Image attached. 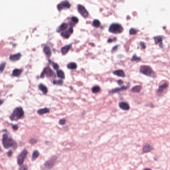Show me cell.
I'll return each mask as SVG.
<instances>
[{
  "mask_svg": "<svg viewBox=\"0 0 170 170\" xmlns=\"http://www.w3.org/2000/svg\"><path fill=\"white\" fill-rule=\"evenodd\" d=\"M2 142L4 148L5 149L13 148L15 150L17 148V143L6 133L3 134Z\"/></svg>",
  "mask_w": 170,
  "mask_h": 170,
  "instance_id": "1",
  "label": "cell"
},
{
  "mask_svg": "<svg viewBox=\"0 0 170 170\" xmlns=\"http://www.w3.org/2000/svg\"><path fill=\"white\" fill-rule=\"evenodd\" d=\"M24 111L22 107H18L16 108L12 113L10 116V119L11 121H18L20 119H22L24 117Z\"/></svg>",
  "mask_w": 170,
  "mask_h": 170,
  "instance_id": "2",
  "label": "cell"
},
{
  "mask_svg": "<svg viewBox=\"0 0 170 170\" xmlns=\"http://www.w3.org/2000/svg\"><path fill=\"white\" fill-rule=\"evenodd\" d=\"M140 71L142 74L148 76L154 77L155 75L154 71L151 67L147 65L141 66L140 68Z\"/></svg>",
  "mask_w": 170,
  "mask_h": 170,
  "instance_id": "3",
  "label": "cell"
},
{
  "mask_svg": "<svg viewBox=\"0 0 170 170\" xmlns=\"http://www.w3.org/2000/svg\"><path fill=\"white\" fill-rule=\"evenodd\" d=\"M123 30L122 26L117 23H114L111 24L109 28V31L112 33L117 34L121 33Z\"/></svg>",
  "mask_w": 170,
  "mask_h": 170,
  "instance_id": "4",
  "label": "cell"
},
{
  "mask_svg": "<svg viewBox=\"0 0 170 170\" xmlns=\"http://www.w3.org/2000/svg\"><path fill=\"white\" fill-rule=\"evenodd\" d=\"M57 159V156H55L52 157L45 162V163L44 164V167L47 170H51L54 167V166L56 164Z\"/></svg>",
  "mask_w": 170,
  "mask_h": 170,
  "instance_id": "5",
  "label": "cell"
},
{
  "mask_svg": "<svg viewBox=\"0 0 170 170\" xmlns=\"http://www.w3.org/2000/svg\"><path fill=\"white\" fill-rule=\"evenodd\" d=\"M28 152L26 149H24L17 157V163L19 166L23 165L26 158L27 156Z\"/></svg>",
  "mask_w": 170,
  "mask_h": 170,
  "instance_id": "6",
  "label": "cell"
},
{
  "mask_svg": "<svg viewBox=\"0 0 170 170\" xmlns=\"http://www.w3.org/2000/svg\"><path fill=\"white\" fill-rule=\"evenodd\" d=\"M70 7V4L69 2L67 1H62L61 3H59L57 6V8L58 11H61L63 9H69Z\"/></svg>",
  "mask_w": 170,
  "mask_h": 170,
  "instance_id": "7",
  "label": "cell"
},
{
  "mask_svg": "<svg viewBox=\"0 0 170 170\" xmlns=\"http://www.w3.org/2000/svg\"><path fill=\"white\" fill-rule=\"evenodd\" d=\"M77 10L83 17L86 18L88 16L89 14L88 11L86 10L85 7L82 5L80 4L78 5L77 6Z\"/></svg>",
  "mask_w": 170,
  "mask_h": 170,
  "instance_id": "8",
  "label": "cell"
},
{
  "mask_svg": "<svg viewBox=\"0 0 170 170\" xmlns=\"http://www.w3.org/2000/svg\"><path fill=\"white\" fill-rule=\"evenodd\" d=\"M47 75L48 77H51L52 76L54 75V72L53 71V70L49 67H46L42 72L41 73V75H40V77L42 78L45 76V75Z\"/></svg>",
  "mask_w": 170,
  "mask_h": 170,
  "instance_id": "9",
  "label": "cell"
},
{
  "mask_svg": "<svg viewBox=\"0 0 170 170\" xmlns=\"http://www.w3.org/2000/svg\"><path fill=\"white\" fill-rule=\"evenodd\" d=\"M73 28L72 27H71L65 31L62 32L61 33V35L63 37L65 38H68L70 36V35L73 33Z\"/></svg>",
  "mask_w": 170,
  "mask_h": 170,
  "instance_id": "10",
  "label": "cell"
},
{
  "mask_svg": "<svg viewBox=\"0 0 170 170\" xmlns=\"http://www.w3.org/2000/svg\"><path fill=\"white\" fill-rule=\"evenodd\" d=\"M153 147L150 144L147 143L145 144L143 147L142 153H147L150 152L153 150Z\"/></svg>",
  "mask_w": 170,
  "mask_h": 170,
  "instance_id": "11",
  "label": "cell"
},
{
  "mask_svg": "<svg viewBox=\"0 0 170 170\" xmlns=\"http://www.w3.org/2000/svg\"><path fill=\"white\" fill-rule=\"evenodd\" d=\"M119 106L120 108L123 110H128L130 109V106L129 104L126 102H120Z\"/></svg>",
  "mask_w": 170,
  "mask_h": 170,
  "instance_id": "12",
  "label": "cell"
},
{
  "mask_svg": "<svg viewBox=\"0 0 170 170\" xmlns=\"http://www.w3.org/2000/svg\"><path fill=\"white\" fill-rule=\"evenodd\" d=\"M71 45H66L63 47L61 49V52L62 54L63 55H66L68 53V52L69 51L70 49L71 48Z\"/></svg>",
  "mask_w": 170,
  "mask_h": 170,
  "instance_id": "13",
  "label": "cell"
},
{
  "mask_svg": "<svg viewBox=\"0 0 170 170\" xmlns=\"http://www.w3.org/2000/svg\"><path fill=\"white\" fill-rule=\"evenodd\" d=\"M21 57V54L20 53H18L16 54L11 55L10 57V59L13 61H17L19 60Z\"/></svg>",
  "mask_w": 170,
  "mask_h": 170,
  "instance_id": "14",
  "label": "cell"
},
{
  "mask_svg": "<svg viewBox=\"0 0 170 170\" xmlns=\"http://www.w3.org/2000/svg\"><path fill=\"white\" fill-rule=\"evenodd\" d=\"M114 74L116 75V76H119V77H125V74L124 73V72L123 71V70H121V69H119V70H115L113 71Z\"/></svg>",
  "mask_w": 170,
  "mask_h": 170,
  "instance_id": "15",
  "label": "cell"
},
{
  "mask_svg": "<svg viewBox=\"0 0 170 170\" xmlns=\"http://www.w3.org/2000/svg\"><path fill=\"white\" fill-rule=\"evenodd\" d=\"M50 112V109L49 108H44L40 109L38 110V111H37V113L40 115H42L45 114L49 113Z\"/></svg>",
  "mask_w": 170,
  "mask_h": 170,
  "instance_id": "16",
  "label": "cell"
},
{
  "mask_svg": "<svg viewBox=\"0 0 170 170\" xmlns=\"http://www.w3.org/2000/svg\"><path fill=\"white\" fill-rule=\"evenodd\" d=\"M68 27V25L66 23H62L57 29L58 32H63Z\"/></svg>",
  "mask_w": 170,
  "mask_h": 170,
  "instance_id": "17",
  "label": "cell"
},
{
  "mask_svg": "<svg viewBox=\"0 0 170 170\" xmlns=\"http://www.w3.org/2000/svg\"><path fill=\"white\" fill-rule=\"evenodd\" d=\"M22 72V70L20 69H15L12 73V76H15V77H18L21 74Z\"/></svg>",
  "mask_w": 170,
  "mask_h": 170,
  "instance_id": "18",
  "label": "cell"
},
{
  "mask_svg": "<svg viewBox=\"0 0 170 170\" xmlns=\"http://www.w3.org/2000/svg\"><path fill=\"white\" fill-rule=\"evenodd\" d=\"M44 52L45 54L48 56L50 57L52 55V52L50 48L48 46H45L44 48Z\"/></svg>",
  "mask_w": 170,
  "mask_h": 170,
  "instance_id": "19",
  "label": "cell"
},
{
  "mask_svg": "<svg viewBox=\"0 0 170 170\" xmlns=\"http://www.w3.org/2000/svg\"><path fill=\"white\" fill-rule=\"evenodd\" d=\"M168 84L167 83H164L163 85H161L159 88V89L158 90V94H161L168 87Z\"/></svg>",
  "mask_w": 170,
  "mask_h": 170,
  "instance_id": "20",
  "label": "cell"
},
{
  "mask_svg": "<svg viewBox=\"0 0 170 170\" xmlns=\"http://www.w3.org/2000/svg\"><path fill=\"white\" fill-rule=\"evenodd\" d=\"M155 42L156 44H160V47L162 45V37L161 36H157L154 37Z\"/></svg>",
  "mask_w": 170,
  "mask_h": 170,
  "instance_id": "21",
  "label": "cell"
},
{
  "mask_svg": "<svg viewBox=\"0 0 170 170\" xmlns=\"http://www.w3.org/2000/svg\"><path fill=\"white\" fill-rule=\"evenodd\" d=\"M57 76L59 78L62 79L65 78V74L62 70H57Z\"/></svg>",
  "mask_w": 170,
  "mask_h": 170,
  "instance_id": "22",
  "label": "cell"
},
{
  "mask_svg": "<svg viewBox=\"0 0 170 170\" xmlns=\"http://www.w3.org/2000/svg\"><path fill=\"white\" fill-rule=\"evenodd\" d=\"M39 156V153L37 150H34L32 153V157H31V160L34 161Z\"/></svg>",
  "mask_w": 170,
  "mask_h": 170,
  "instance_id": "23",
  "label": "cell"
},
{
  "mask_svg": "<svg viewBox=\"0 0 170 170\" xmlns=\"http://www.w3.org/2000/svg\"><path fill=\"white\" fill-rule=\"evenodd\" d=\"M77 64L75 62H70L67 65V68L69 69H75L77 68Z\"/></svg>",
  "mask_w": 170,
  "mask_h": 170,
  "instance_id": "24",
  "label": "cell"
},
{
  "mask_svg": "<svg viewBox=\"0 0 170 170\" xmlns=\"http://www.w3.org/2000/svg\"><path fill=\"white\" fill-rule=\"evenodd\" d=\"M38 88L39 90H40L41 91H42V92L44 93V94H46L48 92V88L47 87H46V86H45L42 84H39L38 85Z\"/></svg>",
  "mask_w": 170,
  "mask_h": 170,
  "instance_id": "25",
  "label": "cell"
},
{
  "mask_svg": "<svg viewBox=\"0 0 170 170\" xmlns=\"http://www.w3.org/2000/svg\"><path fill=\"white\" fill-rule=\"evenodd\" d=\"M129 85H128L127 86H123V87H121L120 88H116L115 89L112 90L111 91V92H112V93H115V92H119L120 91H121V90L122 91V90H126V89H127L129 87Z\"/></svg>",
  "mask_w": 170,
  "mask_h": 170,
  "instance_id": "26",
  "label": "cell"
},
{
  "mask_svg": "<svg viewBox=\"0 0 170 170\" xmlns=\"http://www.w3.org/2000/svg\"><path fill=\"white\" fill-rule=\"evenodd\" d=\"M141 86L140 85H137V86H136L133 87L131 89V91L133 92L137 93V92H139L141 91Z\"/></svg>",
  "mask_w": 170,
  "mask_h": 170,
  "instance_id": "27",
  "label": "cell"
},
{
  "mask_svg": "<svg viewBox=\"0 0 170 170\" xmlns=\"http://www.w3.org/2000/svg\"><path fill=\"white\" fill-rule=\"evenodd\" d=\"M93 26L95 28H98L100 26V22L98 20L95 19L93 21Z\"/></svg>",
  "mask_w": 170,
  "mask_h": 170,
  "instance_id": "28",
  "label": "cell"
},
{
  "mask_svg": "<svg viewBox=\"0 0 170 170\" xmlns=\"http://www.w3.org/2000/svg\"><path fill=\"white\" fill-rule=\"evenodd\" d=\"M100 90V88L98 85H95V86H93L92 88V91L94 93L98 92Z\"/></svg>",
  "mask_w": 170,
  "mask_h": 170,
  "instance_id": "29",
  "label": "cell"
},
{
  "mask_svg": "<svg viewBox=\"0 0 170 170\" xmlns=\"http://www.w3.org/2000/svg\"><path fill=\"white\" fill-rule=\"evenodd\" d=\"M71 22L72 23V24L74 25L77 24L78 22V19L77 17H72L71 19Z\"/></svg>",
  "mask_w": 170,
  "mask_h": 170,
  "instance_id": "30",
  "label": "cell"
},
{
  "mask_svg": "<svg viewBox=\"0 0 170 170\" xmlns=\"http://www.w3.org/2000/svg\"><path fill=\"white\" fill-rule=\"evenodd\" d=\"M53 83L54 84L57 85H62L63 83V81L62 80H54Z\"/></svg>",
  "mask_w": 170,
  "mask_h": 170,
  "instance_id": "31",
  "label": "cell"
},
{
  "mask_svg": "<svg viewBox=\"0 0 170 170\" xmlns=\"http://www.w3.org/2000/svg\"><path fill=\"white\" fill-rule=\"evenodd\" d=\"M137 32V30L134 28H131L129 31V33L130 34H136Z\"/></svg>",
  "mask_w": 170,
  "mask_h": 170,
  "instance_id": "32",
  "label": "cell"
},
{
  "mask_svg": "<svg viewBox=\"0 0 170 170\" xmlns=\"http://www.w3.org/2000/svg\"><path fill=\"white\" fill-rule=\"evenodd\" d=\"M66 120L64 118H63V119H61L60 120H59V124L61 125H64L65 123H66Z\"/></svg>",
  "mask_w": 170,
  "mask_h": 170,
  "instance_id": "33",
  "label": "cell"
},
{
  "mask_svg": "<svg viewBox=\"0 0 170 170\" xmlns=\"http://www.w3.org/2000/svg\"><path fill=\"white\" fill-rule=\"evenodd\" d=\"M19 170H28V168L27 166V165H22L20 166V168H19Z\"/></svg>",
  "mask_w": 170,
  "mask_h": 170,
  "instance_id": "34",
  "label": "cell"
},
{
  "mask_svg": "<svg viewBox=\"0 0 170 170\" xmlns=\"http://www.w3.org/2000/svg\"><path fill=\"white\" fill-rule=\"evenodd\" d=\"M141 60V58L140 57H136V55L133 56V57L132 58V61H139Z\"/></svg>",
  "mask_w": 170,
  "mask_h": 170,
  "instance_id": "35",
  "label": "cell"
},
{
  "mask_svg": "<svg viewBox=\"0 0 170 170\" xmlns=\"http://www.w3.org/2000/svg\"><path fill=\"white\" fill-rule=\"evenodd\" d=\"M6 66V63L5 62H3L1 63V66H0V68H1V72H2L3 70L5 68V67Z\"/></svg>",
  "mask_w": 170,
  "mask_h": 170,
  "instance_id": "36",
  "label": "cell"
},
{
  "mask_svg": "<svg viewBox=\"0 0 170 170\" xmlns=\"http://www.w3.org/2000/svg\"><path fill=\"white\" fill-rule=\"evenodd\" d=\"M52 63H53V66L54 68L56 70H57L59 68V65L56 63H54V62H52Z\"/></svg>",
  "mask_w": 170,
  "mask_h": 170,
  "instance_id": "37",
  "label": "cell"
},
{
  "mask_svg": "<svg viewBox=\"0 0 170 170\" xmlns=\"http://www.w3.org/2000/svg\"><path fill=\"white\" fill-rule=\"evenodd\" d=\"M37 142V140L34 138H32L29 140V143L31 144H34Z\"/></svg>",
  "mask_w": 170,
  "mask_h": 170,
  "instance_id": "38",
  "label": "cell"
},
{
  "mask_svg": "<svg viewBox=\"0 0 170 170\" xmlns=\"http://www.w3.org/2000/svg\"><path fill=\"white\" fill-rule=\"evenodd\" d=\"M12 128L14 131H17L19 129V126L18 125H13Z\"/></svg>",
  "mask_w": 170,
  "mask_h": 170,
  "instance_id": "39",
  "label": "cell"
},
{
  "mask_svg": "<svg viewBox=\"0 0 170 170\" xmlns=\"http://www.w3.org/2000/svg\"><path fill=\"white\" fill-rule=\"evenodd\" d=\"M13 154V151L12 150H9L8 153H7V155L9 156V157H11L12 155Z\"/></svg>",
  "mask_w": 170,
  "mask_h": 170,
  "instance_id": "40",
  "label": "cell"
},
{
  "mask_svg": "<svg viewBox=\"0 0 170 170\" xmlns=\"http://www.w3.org/2000/svg\"><path fill=\"white\" fill-rule=\"evenodd\" d=\"M140 45H141L142 49H144L146 48V45H145V44L144 42H140Z\"/></svg>",
  "mask_w": 170,
  "mask_h": 170,
  "instance_id": "41",
  "label": "cell"
},
{
  "mask_svg": "<svg viewBox=\"0 0 170 170\" xmlns=\"http://www.w3.org/2000/svg\"><path fill=\"white\" fill-rule=\"evenodd\" d=\"M117 82H118V83L119 85H122V83H123V82L122 80H118V81H117Z\"/></svg>",
  "mask_w": 170,
  "mask_h": 170,
  "instance_id": "42",
  "label": "cell"
},
{
  "mask_svg": "<svg viewBox=\"0 0 170 170\" xmlns=\"http://www.w3.org/2000/svg\"><path fill=\"white\" fill-rule=\"evenodd\" d=\"M144 170H152L150 169H149V168H146V169H145Z\"/></svg>",
  "mask_w": 170,
  "mask_h": 170,
  "instance_id": "43",
  "label": "cell"
},
{
  "mask_svg": "<svg viewBox=\"0 0 170 170\" xmlns=\"http://www.w3.org/2000/svg\"><path fill=\"white\" fill-rule=\"evenodd\" d=\"M1 104L2 105V104H3V100H1Z\"/></svg>",
  "mask_w": 170,
  "mask_h": 170,
  "instance_id": "44",
  "label": "cell"
}]
</instances>
